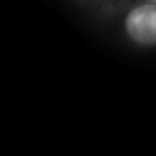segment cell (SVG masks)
Returning <instances> with one entry per match:
<instances>
[{"label":"cell","instance_id":"1","mask_svg":"<svg viewBox=\"0 0 156 156\" xmlns=\"http://www.w3.org/2000/svg\"><path fill=\"white\" fill-rule=\"evenodd\" d=\"M90 5L117 41L134 51H156V2L90 0Z\"/></svg>","mask_w":156,"mask_h":156},{"label":"cell","instance_id":"2","mask_svg":"<svg viewBox=\"0 0 156 156\" xmlns=\"http://www.w3.org/2000/svg\"><path fill=\"white\" fill-rule=\"evenodd\" d=\"M146 2H156V0H146Z\"/></svg>","mask_w":156,"mask_h":156}]
</instances>
